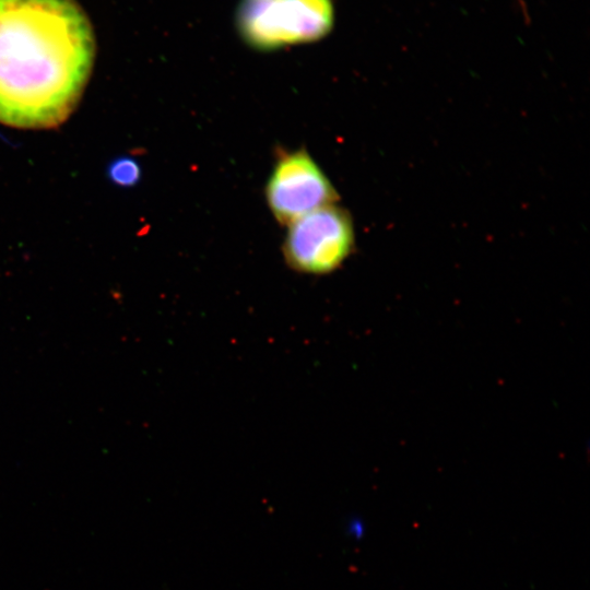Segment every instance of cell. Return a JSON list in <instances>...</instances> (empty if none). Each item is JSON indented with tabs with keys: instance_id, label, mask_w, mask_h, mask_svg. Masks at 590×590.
Returning a JSON list of instances; mask_svg holds the SVG:
<instances>
[{
	"instance_id": "6da1fadb",
	"label": "cell",
	"mask_w": 590,
	"mask_h": 590,
	"mask_svg": "<svg viewBox=\"0 0 590 590\" xmlns=\"http://www.w3.org/2000/svg\"><path fill=\"white\" fill-rule=\"evenodd\" d=\"M95 57L91 23L74 0H0V123L61 125Z\"/></svg>"
},
{
	"instance_id": "7a4b0ae2",
	"label": "cell",
	"mask_w": 590,
	"mask_h": 590,
	"mask_svg": "<svg viewBox=\"0 0 590 590\" xmlns=\"http://www.w3.org/2000/svg\"><path fill=\"white\" fill-rule=\"evenodd\" d=\"M333 21L332 0H245L236 12L241 39L266 51L321 39Z\"/></svg>"
},
{
	"instance_id": "3957f363",
	"label": "cell",
	"mask_w": 590,
	"mask_h": 590,
	"mask_svg": "<svg viewBox=\"0 0 590 590\" xmlns=\"http://www.w3.org/2000/svg\"><path fill=\"white\" fill-rule=\"evenodd\" d=\"M353 245L351 217L345 210L333 203L288 224L283 256L293 270L319 275L340 267Z\"/></svg>"
},
{
	"instance_id": "277c9868",
	"label": "cell",
	"mask_w": 590,
	"mask_h": 590,
	"mask_svg": "<svg viewBox=\"0 0 590 590\" xmlns=\"http://www.w3.org/2000/svg\"><path fill=\"white\" fill-rule=\"evenodd\" d=\"M266 199L275 220L288 225L335 203L338 193L316 161L299 149L278 158L266 186Z\"/></svg>"
},
{
	"instance_id": "5b68a950",
	"label": "cell",
	"mask_w": 590,
	"mask_h": 590,
	"mask_svg": "<svg viewBox=\"0 0 590 590\" xmlns=\"http://www.w3.org/2000/svg\"><path fill=\"white\" fill-rule=\"evenodd\" d=\"M108 173L115 184L130 187L139 180L141 169L135 160L121 157L110 164Z\"/></svg>"
},
{
	"instance_id": "8992f818",
	"label": "cell",
	"mask_w": 590,
	"mask_h": 590,
	"mask_svg": "<svg viewBox=\"0 0 590 590\" xmlns=\"http://www.w3.org/2000/svg\"><path fill=\"white\" fill-rule=\"evenodd\" d=\"M344 531L347 538L354 541H361L365 538L367 526L365 520L357 516H352L344 523Z\"/></svg>"
}]
</instances>
